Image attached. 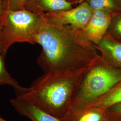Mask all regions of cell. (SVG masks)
<instances>
[{"label":"cell","mask_w":121,"mask_h":121,"mask_svg":"<svg viewBox=\"0 0 121 121\" xmlns=\"http://www.w3.org/2000/svg\"><path fill=\"white\" fill-rule=\"evenodd\" d=\"M42 15L43 19L34 37L33 44H39L42 48L37 62L44 73L81 69L99 56L95 44L80 30L48 22Z\"/></svg>","instance_id":"cell-1"},{"label":"cell","mask_w":121,"mask_h":121,"mask_svg":"<svg viewBox=\"0 0 121 121\" xmlns=\"http://www.w3.org/2000/svg\"><path fill=\"white\" fill-rule=\"evenodd\" d=\"M86 67L44 73L16 97L27 101L41 110L61 119L69 112L74 86Z\"/></svg>","instance_id":"cell-2"},{"label":"cell","mask_w":121,"mask_h":121,"mask_svg":"<svg viewBox=\"0 0 121 121\" xmlns=\"http://www.w3.org/2000/svg\"><path fill=\"white\" fill-rule=\"evenodd\" d=\"M121 81V69L110 65L99 55L78 78L68 114L79 113L94 106Z\"/></svg>","instance_id":"cell-3"},{"label":"cell","mask_w":121,"mask_h":121,"mask_svg":"<svg viewBox=\"0 0 121 121\" xmlns=\"http://www.w3.org/2000/svg\"><path fill=\"white\" fill-rule=\"evenodd\" d=\"M43 19L42 14L26 9H6L1 17L0 32V52L5 57L9 47L16 43L33 44L34 37Z\"/></svg>","instance_id":"cell-4"},{"label":"cell","mask_w":121,"mask_h":121,"mask_svg":"<svg viewBox=\"0 0 121 121\" xmlns=\"http://www.w3.org/2000/svg\"><path fill=\"white\" fill-rule=\"evenodd\" d=\"M93 11L91 7L83 1L75 8L42 14L48 22L55 24L70 26L75 30H81L86 26Z\"/></svg>","instance_id":"cell-5"},{"label":"cell","mask_w":121,"mask_h":121,"mask_svg":"<svg viewBox=\"0 0 121 121\" xmlns=\"http://www.w3.org/2000/svg\"><path fill=\"white\" fill-rule=\"evenodd\" d=\"M113 14L105 10H94L86 26L80 30L87 40L96 44L107 32Z\"/></svg>","instance_id":"cell-6"},{"label":"cell","mask_w":121,"mask_h":121,"mask_svg":"<svg viewBox=\"0 0 121 121\" xmlns=\"http://www.w3.org/2000/svg\"><path fill=\"white\" fill-rule=\"evenodd\" d=\"M95 47L101 57L110 65L121 70V43L107 32Z\"/></svg>","instance_id":"cell-7"},{"label":"cell","mask_w":121,"mask_h":121,"mask_svg":"<svg viewBox=\"0 0 121 121\" xmlns=\"http://www.w3.org/2000/svg\"><path fill=\"white\" fill-rule=\"evenodd\" d=\"M12 106L17 112L31 121H60V120L41 110L27 101L17 97L10 99Z\"/></svg>","instance_id":"cell-8"},{"label":"cell","mask_w":121,"mask_h":121,"mask_svg":"<svg viewBox=\"0 0 121 121\" xmlns=\"http://www.w3.org/2000/svg\"><path fill=\"white\" fill-rule=\"evenodd\" d=\"M75 3L68 0H28L25 9L38 14L71 9Z\"/></svg>","instance_id":"cell-9"},{"label":"cell","mask_w":121,"mask_h":121,"mask_svg":"<svg viewBox=\"0 0 121 121\" xmlns=\"http://www.w3.org/2000/svg\"><path fill=\"white\" fill-rule=\"evenodd\" d=\"M60 121H114L112 114L105 109L92 106L81 112L68 114Z\"/></svg>","instance_id":"cell-10"},{"label":"cell","mask_w":121,"mask_h":121,"mask_svg":"<svg viewBox=\"0 0 121 121\" xmlns=\"http://www.w3.org/2000/svg\"><path fill=\"white\" fill-rule=\"evenodd\" d=\"M4 57L0 52V86L9 85L14 89L16 96L26 91L28 88L20 86L17 81L11 76L6 68Z\"/></svg>","instance_id":"cell-11"},{"label":"cell","mask_w":121,"mask_h":121,"mask_svg":"<svg viewBox=\"0 0 121 121\" xmlns=\"http://www.w3.org/2000/svg\"><path fill=\"white\" fill-rule=\"evenodd\" d=\"M120 103H121V81L99 99L94 106L106 109L114 104Z\"/></svg>","instance_id":"cell-12"},{"label":"cell","mask_w":121,"mask_h":121,"mask_svg":"<svg viewBox=\"0 0 121 121\" xmlns=\"http://www.w3.org/2000/svg\"><path fill=\"white\" fill-rule=\"evenodd\" d=\"M93 10L103 9L115 14L121 12V0H84Z\"/></svg>","instance_id":"cell-13"},{"label":"cell","mask_w":121,"mask_h":121,"mask_svg":"<svg viewBox=\"0 0 121 121\" xmlns=\"http://www.w3.org/2000/svg\"><path fill=\"white\" fill-rule=\"evenodd\" d=\"M107 32L121 43V12L112 15Z\"/></svg>","instance_id":"cell-14"},{"label":"cell","mask_w":121,"mask_h":121,"mask_svg":"<svg viewBox=\"0 0 121 121\" xmlns=\"http://www.w3.org/2000/svg\"><path fill=\"white\" fill-rule=\"evenodd\" d=\"M28 0H7V8L12 10H20L25 9V5Z\"/></svg>","instance_id":"cell-15"},{"label":"cell","mask_w":121,"mask_h":121,"mask_svg":"<svg viewBox=\"0 0 121 121\" xmlns=\"http://www.w3.org/2000/svg\"><path fill=\"white\" fill-rule=\"evenodd\" d=\"M105 109L108 112L121 117V103L114 104Z\"/></svg>","instance_id":"cell-16"},{"label":"cell","mask_w":121,"mask_h":121,"mask_svg":"<svg viewBox=\"0 0 121 121\" xmlns=\"http://www.w3.org/2000/svg\"><path fill=\"white\" fill-rule=\"evenodd\" d=\"M6 9L4 5L0 2V17H2Z\"/></svg>","instance_id":"cell-17"},{"label":"cell","mask_w":121,"mask_h":121,"mask_svg":"<svg viewBox=\"0 0 121 121\" xmlns=\"http://www.w3.org/2000/svg\"><path fill=\"white\" fill-rule=\"evenodd\" d=\"M0 2L4 5L5 8H7V0H0Z\"/></svg>","instance_id":"cell-18"},{"label":"cell","mask_w":121,"mask_h":121,"mask_svg":"<svg viewBox=\"0 0 121 121\" xmlns=\"http://www.w3.org/2000/svg\"><path fill=\"white\" fill-rule=\"evenodd\" d=\"M69 0V1H70V2H73L75 4H76V3H78V2H79L80 3H81V2L83 1L84 0Z\"/></svg>","instance_id":"cell-19"},{"label":"cell","mask_w":121,"mask_h":121,"mask_svg":"<svg viewBox=\"0 0 121 121\" xmlns=\"http://www.w3.org/2000/svg\"><path fill=\"white\" fill-rule=\"evenodd\" d=\"M2 19H1V17H0V30H1V28H2Z\"/></svg>","instance_id":"cell-20"},{"label":"cell","mask_w":121,"mask_h":121,"mask_svg":"<svg viewBox=\"0 0 121 121\" xmlns=\"http://www.w3.org/2000/svg\"><path fill=\"white\" fill-rule=\"evenodd\" d=\"M0 121H7V120H5L4 119V118H3L2 117H0Z\"/></svg>","instance_id":"cell-21"}]
</instances>
